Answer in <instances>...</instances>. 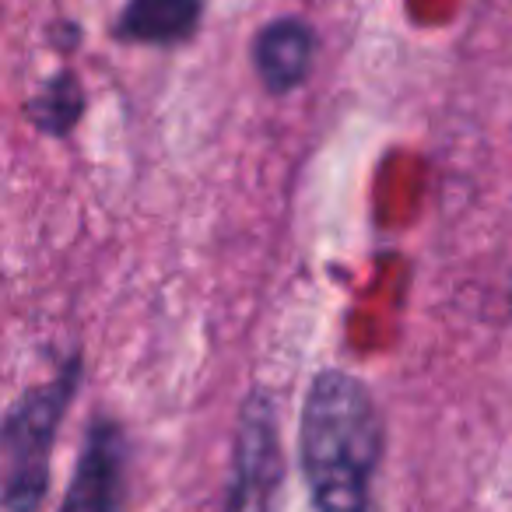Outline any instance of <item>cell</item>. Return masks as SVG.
<instances>
[{
	"instance_id": "obj_1",
	"label": "cell",
	"mask_w": 512,
	"mask_h": 512,
	"mask_svg": "<svg viewBox=\"0 0 512 512\" xmlns=\"http://www.w3.org/2000/svg\"><path fill=\"white\" fill-rule=\"evenodd\" d=\"M386 421L348 369H320L299 414V463L316 512H376Z\"/></svg>"
},
{
	"instance_id": "obj_2",
	"label": "cell",
	"mask_w": 512,
	"mask_h": 512,
	"mask_svg": "<svg viewBox=\"0 0 512 512\" xmlns=\"http://www.w3.org/2000/svg\"><path fill=\"white\" fill-rule=\"evenodd\" d=\"M85 383V355L71 351L50 379L15 397L0 425L4 456V509L39 512L53 484V446L60 425Z\"/></svg>"
},
{
	"instance_id": "obj_3",
	"label": "cell",
	"mask_w": 512,
	"mask_h": 512,
	"mask_svg": "<svg viewBox=\"0 0 512 512\" xmlns=\"http://www.w3.org/2000/svg\"><path fill=\"white\" fill-rule=\"evenodd\" d=\"M281 481H285V456L278 435V404L267 386H253L235 421L221 512H274Z\"/></svg>"
},
{
	"instance_id": "obj_4",
	"label": "cell",
	"mask_w": 512,
	"mask_h": 512,
	"mask_svg": "<svg viewBox=\"0 0 512 512\" xmlns=\"http://www.w3.org/2000/svg\"><path fill=\"white\" fill-rule=\"evenodd\" d=\"M130 442L113 414H95L67 481L60 512H127Z\"/></svg>"
},
{
	"instance_id": "obj_5",
	"label": "cell",
	"mask_w": 512,
	"mask_h": 512,
	"mask_svg": "<svg viewBox=\"0 0 512 512\" xmlns=\"http://www.w3.org/2000/svg\"><path fill=\"white\" fill-rule=\"evenodd\" d=\"M253 71L271 95H292L313 74L316 64V29L299 15L267 22L249 46Z\"/></svg>"
},
{
	"instance_id": "obj_6",
	"label": "cell",
	"mask_w": 512,
	"mask_h": 512,
	"mask_svg": "<svg viewBox=\"0 0 512 512\" xmlns=\"http://www.w3.org/2000/svg\"><path fill=\"white\" fill-rule=\"evenodd\" d=\"M204 0H127L113 36L130 46H179L200 29Z\"/></svg>"
},
{
	"instance_id": "obj_7",
	"label": "cell",
	"mask_w": 512,
	"mask_h": 512,
	"mask_svg": "<svg viewBox=\"0 0 512 512\" xmlns=\"http://www.w3.org/2000/svg\"><path fill=\"white\" fill-rule=\"evenodd\" d=\"M85 88H81L74 71H57L53 78H46V85L25 102V116L29 123L46 137H71L78 130L81 116H85Z\"/></svg>"
}]
</instances>
